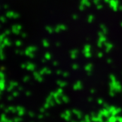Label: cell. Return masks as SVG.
Returning a JSON list of instances; mask_svg holds the SVG:
<instances>
[]
</instances>
